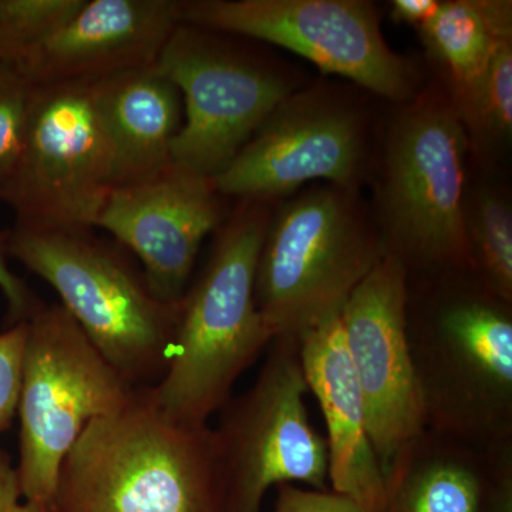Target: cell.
<instances>
[{"label": "cell", "mask_w": 512, "mask_h": 512, "mask_svg": "<svg viewBox=\"0 0 512 512\" xmlns=\"http://www.w3.org/2000/svg\"><path fill=\"white\" fill-rule=\"evenodd\" d=\"M409 295L406 332L426 430L471 446L512 441V303L470 274Z\"/></svg>", "instance_id": "cell-1"}, {"label": "cell", "mask_w": 512, "mask_h": 512, "mask_svg": "<svg viewBox=\"0 0 512 512\" xmlns=\"http://www.w3.org/2000/svg\"><path fill=\"white\" fill-rule=\"evenodd\" d=\"M49 512H224L214 430L171 419L140 387L123 409L87 424Z\"/></svg>", "instance_id": "cell-2"}, {"label": "cell", "mask_w": 512, "mask_h": 512, "mask_svg": "<svg viewBox=\"0 0 512 512\" xmlns=\"http://www.w3.org/2000/svg\"><path fill=\"white\" fill-rule=\"evenodd\" d=\"M268 202L242 200L222 225L200 278L180 302L170 363L147 387L173 420L207 426L245 370L272 343L255 298L256 268L271 224Z\"/></svg>", "instance_id": "cell-3"}, {"label": "cell", "mask_w": 512, "mask_h": 512, "mask_svg": "<svg viewBox=\"0 0 512 512\" xmlns=\"http://www.w3.org/2000/svg\"><path fill=\"white\" fill-rule=\"evenodd\" d=\"M92 231L15 222L9 256L59 293L60 305L128 383L154 386L170 363L180 303L160 301L143 271Z\"/></svg>", "instance_id": "cell-4"}, {"label": "cell", "mask_w": 512, "mask_h": 512, "mask_svg": "<svg viewBox=\"0 0 512 512\" xmlns=\"http://www.w3.org/2000/svg\"><path fill=\"white\" fill-rule=\"evenodd\" d=\"M387 254L357 191L315 188L272 214L256 268L255 298L274 339H293L342 312Z\"/></svg>", "instance_id": "cell-5"}, {"label": "cell", "mask_w": 512, "mask_h": 512, "mask_svg": "<svg viewBox=\"0 0 512 512\" xmlns=\"http://www.w3.org/2000/svg\"><path fill=\"white\" fill-rule=\"evenodd\" d=\"M466 126L451 99L407 101L387 136L384 247L406 266L437 276L470 274L466 228Z\"/></svg>", "instance_id": "cell-6"}, {"label": "cell", "mask_w": 512, "mask_h": 512, "mask_svg": "<svg viewBox=\"0 0 512 512\" xmlns=\"http://www.w3.org/2000/svg\"><path fill=\"white\" fill-rule=\"evenodd\" d=\"M18 406L22 500L49 512L60 466L87 424L117 412L140 387L104 359L60 303L28 318Z\"/></svg>", "instance_id": "cell-7"}, {"label": "cell", "mask_w": 512, "mask_h": 512, "mask_svg": "<svg viewBox=\"0 0 512 512\" xmlns=\"http://www.w3.org/2000/svg\"><path fill=\"white\" fill-rule=\"evenodd\" d=\"M298 342L274 339L255 383L231 397L215 427L224 512H261L269 488H329V451L306 409Z\"/></svg>", "instance_id": "cell-8"}, {"label": "cell", "mask_w": 512, "mask_h": 512, "mask_svg": "<svg viewBox=\"0 0 512 512\" xmlns=\"http://www.w3.org/2000/svg\"><path fill=\"white\" fill-rule=\"evenodd\" d=\"M35 86L22 154L2 202L18 224L94 229L114 188V153L93 83Z\"/></svg>", "instance_id": "cell-9"}, {"label": "cell", "mask_w": 512, "mask_h": 512, "mask_svg": "<svg viewBox=\"0 0 512 512\" xmlns=\"http://www.w3.org/2000/svg\"><path fill=\"white\" fill-rule=\"evenodd\" d=\"M154 67L184 101L173 164L201 177L221 174L275 107L295 92L282 74L232 49L217 33L184 23Z\"/></svg>", "instance_id": "cell-10"}, {"label": "cell", "mask_w": 512, "mask_h": 512, "mask_svg": "<svg viewBox=\"0 0 512 512\" xmlns=\"http://www.w3.org/2000/svg\"><path fill=\"white\" fill-rule=\"evenodd\" d=\"M181 23L284 47L389 100L416 97L412 69L387 45L370 2L185 0Z\"/></svg>", "instance_id": "cell-11"}, {"label": "cell", "mask_w": 512, "mask_h": 512, "mask_svg": "<svg viewBox=\"0 0 512 512\" xmlns=\"http://www.w3.org/2000/svg\"><path fill=\"white\" fill-rule=\"evenodd\" d=\"M366 158L365 124L348 101L325 89L292 92L212 178L218 194L264 201L325 180L357 191Z\"/></svg>", "instance_id": "cell-12"}, {"label": "cell", "mask_w": 512, "mask_h": 512, "mask_svg": "<svg viewBox=\"0 0 512 512\" xmlns=\"http://www.w3.org/2000/svg\"><path fill=\"white\" fill-rule=\"evenodd\" d=\"M407 298L409 272L387 252L340 312L367 431L384 477L400 450L426 430L407 342Z\"/></svg>", "instance_id": "cell-13"}, {"label": "cell", "mask_w": 512, "mask_h": 512, "mask_svg": "<svg viewBox=\"0 0 512 512\" xmlns=\"http://www.w3.org/2000/svg\"><path fill=\"white\" fill-rule=\"evenodd\" d=\"M221 195L212 178L171 165L156 178L114 188L96 227L140 259L148 288L178 305L204 238L220 225Z\"/></svg>", "instance_id": "cell-14"}, {"label": "cell", "mask_w": 512, "mask_h": 512, "mask_svg": "<svg viewBox=\"0 0 512 512\" xmlns=\"http://www.w3.org/2000/svg\"><path fill=\"white\" fill-rule=\"evenodd\" d=\"M180 0H83L19 66L33 84L96 83L156 64L181 25Z\"/></svg>", "instance_id": "cell-15"}, {"label": "cell", "mask_w": 512, "mask_h": 512, "mask_svg": "<svg viewBox=\"0 0 512 512\" xmlns=\"http://www.w3.org/2000/svg\"><path fill=\"white\" fill-rule=\"evenodd\" d=\"M299 357L309 392L328 429L329 485L366 512H379L384 474L369 431L365 403L346 348L340 313L299 336Z\"/></svg>", "instance_id": "cell-16"}, {"label": "cell", "mask_w": 512, "mask_h": 512, "mask_svg": "<svg viewBox=\"0 0 512 512\" xmlns=\"http://www.w3.org/2000/svg\"><path fill=\"white\" fill-rule=\"evenodd\" d=\"M114 153V188L144 183L173 165L181 94L156 67L93 83ZM113 188V190H114Z\"/></svg>", "instance_id": "cell-17"}, {"label": "cell", "mask_w": 512, "mask_h": 512, "mask_svg": "<svg viewBox=\"0 0 512 512\" xmlns=\"http://www.w3.org/2000/svg\"><path fill=\"white\" fill-rule=\"evenodd\" d=\"M490 448L424 430L387 471L379 512H477Z\"/></svg>", "instance_id": "cell-18"}, {"label": "cell", "mask_w": 512, "mask_h": 512, "mask_svg": "<svg viewBox=\"0 0 512 512\" xmlns=\"http://www.w3.org/2000/svg\"><path fill=\"white\" fill-rule=\"evenodd\" d=\"M431 55L446 67L450 97L467 126L478 89L495 49L512 37V3L507 0L440 2L436 15L419 28Z\"/></svg>", "instance_id": "cell-19"}, {"label": "cell", "mask_w": 512, "mask_h": 512, "mask_svg": "<svg viewBox=\"0 0 512 512\" xmlns=\"http://www.w3.org/2000/svg\"><path fill=\"white\" fill-rule=\"evenodd\" d=\"M471 275L497 298L512 303V212L497 192L481 191L466 204Z\"/></svg>", "instance_id": "cell-20"}, {"label": "cell", "mask_w": 512, "mask_h": 512, "mask_svg": "<svg viewBox=\"0 0 512 512\" xmlns=\"http://www.w3.org/2000/svg\"><path fill=\"white\" fill-rule=\"evenodd\" d=\"M35 84L15 62H0V201L18 168Z\"/></svg>", "instance_id": "cell-21"}, {"label": "cell", "mask_w": 512, "mask_h": 512, "mask_svg": "<svg viewBox=\"0 0 512 512\" xmlns=\"http://www.w3.org/2000/svg\"><path fill=\"white\" fill-rule=\"evenodd\" d=\"M467 126L497 137L511 136L512 37L504 39L495 49Z\"/></svg>", "instance_id": "cell-22"}, {"label": "cell", "mask_w": 512, "mask_h": 512, "mask_svg": "<svg viewBox=\"0 0 512 512\" xmlns=\"http://www.w3.org/2000/svg\"><path fill=\"white\" fill-rule=\"evenodd\" d=\"M26 336V319L0 332V434L8 431L18 416Z\"/></svg>", "instance_id": "cell-23"}, {"label": "cell", "mask_w": 512, "mask_h": 512, "mask_svg": "<svg viewBox=\"0 0 512 512\" xmlns=\"http://www.w3.org/2000/svg\"><path fill=\"white\" fill-rule=\"evenodd\" d=\"M275 512H366L346 495L282 484L276 487Z\"/></svg>", "instance_id": "cell-24"}, {"label": "cell", "mask_w": 512, "mask_h": 512, "mask_svg": "<svg viewBox=\"0 0 512 512\" xmlns=\"http://www.w3.org/2000/svg\"><path fill=\"white\" fill-rule=\"evenodd\" d=\"M477 512H512V441L490 448L487 480Z\"/></svg>", "instance_id": "cell-25"}, {"label": "cell", "mask_w": 512, "mask_h": 512, "mask_svg": "<svg viewBox=\"0 0 512 512\" xmlns=\"http://www.w3.org/2000/svg\"><path fill=\"white\" fill-rule=\"evenodd\" d=\"M9 259L8 231H0V291L8 301L9 325H12L28 318L39 302L28 285L10 269Z\"/></svg>", "instance_id": "cell-26"}, {"label": "cell", "mask_w": 512, "mask_h": 512, "mask_svg": "<svg viewBox=\"0 0 512 512\" xmlns=\"http://www.w3.org/2000/svg\"><path fill=\"white\" fill-rule=\"evenodd\" d=\"M22 500L18 470L12 458L0 448V512H13Z\"/></svg>", "instance_id": "cell-27"}, {"label": "cell", "mask_w": 512, "mask_h": 512, "mask_svg": "<svg viewBox=\"0 0 512 512\" xmlns=\"http://www.w3.org/2000/svg\"><path fill=\"white\" fill-rule=\"evenodd\" d=\"M439 6V0H394L392 19L419 29L436 15Z\"/></svg>", "instance_id": "cell-28"}, {"label": "cell", "mask_w": 512, "mask_h": 512, "mask_svg": "<svg viewBox=\"0 0 512 512\" xmlns=\"http://www.w3.org/2000/svg\"><path fill=\"white\" fill-rule=\"evenodd\" d=\"M13 512H46L42 510H37L35 507H30V505L25 503H20L18 507L15 508Z\"/></svg>", "instance_id": "cell-29"}]
</instances>
